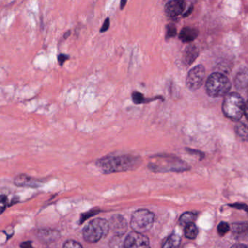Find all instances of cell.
Wrapping results in <instances>:
<instances>
[{
  "mask_svg": "<svg viewBox=\"0 0 248 248\" xmlns=\"http://www.w3.org/2000/svg\"><path fill=\"white\" fill-rule=\"evenodd\" d=\"M124 248H150V241L142 234L134 231L125 238Z\"/></svg>",
  "mask_w": 248,
  "mask_h": 248,
  "instance_id": "cell-7",
  "label": "cell"
},
{
  "mask_svg": "<svg viewBox=\"0 0 248 248\" xmlns=\"http://www.w3.org/2000/svg\"><path fill=\"white\" fill-rule=\"evenodd\" d=\"M230 248H248V246L245 244H242V243H237Z\"/></svg>",
  "mask_w": 248,
  "mask_h": 248,
  "instance_id": "cell-27",
  "label": "cell"
},
{
  "mask_svg": "<svg viewBox=\"0 0 248 248\" xmlns=\"http://www.w3.org/2000/svg\"><path fill=\"white\" fill-rule=\"evenodd\" d=\"M63 248H83L81 245L74 240H68L63 245Z\"/></svg>",
  "mask_w": 248,
  "mask_h": 248,
  "instance_id": "cell-22",
  "label": "cell"
},
{
  "mask_svg": "<svg viewBox=\"0 0 248 248\" xmlns=\"http://www.w3.org/2000/svg\"><path fill=\"white\" fill-rule=\"evenodd\" d=\"M181 244V237L178 234L169 236L163 243L162 248H179Z\"/></svg>",
  "mask_w": 248,
  "mask_h": 248,
  "instance_id": "cell-15",
  "label": "cell"
},
{
  "mask_svg": "<svg viewBox=\"0 0 248 248\" xmlns=\"http://www.w3.org/2000/svg\"><path fill=\"white\" fill-rule=\"evenodd\" d=\"M199 34L198 29L190 26H186L181 30L179 33V39L185 43H189L197 39Z\"/></svg>",
  "mask_w": 248,
  "mask_h": 248,
  "instance_id": "cell-12",
  "label": "cell"
},
{
  "mask_svg": "<svg viewBox=\"0 0 248 248\" xmlns=\"http://www.w3.org/2000/svg\"><path fill=\"white\" fill-rule=\"evenodd\" d=\"M110 230V224L106 220L96 218L84 227L83 237L87 243H97L108 234Z\"/></svg>",
  "mask_w": 248,
  "mask_h": 248,
  "instance_id": "cell-4",
  "label": "cell"
},
{
  "mask_svg": "<svg viewBox=\"0 0 248 248\" xmlns=\"http://www.w3.org/2000/svg\"><path fill=\"white\" fill-rule=\"evenodd\" d=\"M154 223L153 213L145 209H140L133 214L131 227L135 232L142 234L150 230Z\"/></svg>",
  "mask_w": 248,
  "mask_h": 248,
  "instance_id": "cell-5",
  "label": "cell"
},
{
  "mask_svg": "<svg viewBox=\"0 0 248 248\" xmlns=\"http://www.w3.org/2000/svg\"><path fill=\"white\" fill-rule=\"evenodd\" d=\"M186 7V2L181 0L169 1L165 5V13L166 16L171 18H176L182 14Z\"/></svg>",
  "mask_w": 248,
  "mask_h": 248,
  "instance_id": "cell-8",
  "label": "cell"
},
{
  "mask_svg": "<svg viewBox=\"0 0 248 248\" xmlns=\"http://www.w3.org/2000/svg\"><path fill=\"white\" fill-rule=\"evenodd\" d=\"M126 1H121V9L123 10L124 7H125V4H126Z\"/></svg>",
  "mask_w": 248,
  "mask_h": 248,
  "instance_id": "cell-32",
  "label": "cell"
},
{
  "mask_svg": "<svg viewBox=\"0 0 248 248\" xmlns=\"http://www.w3.org/2000/svg\"><path fill=\"white\" fill-rule=\"evenodd\" d=\"M245 106L244 99L239 93L236 92L229 93L223 101V113L228 119L238 122L244 115Z\"/></svg>",
  "mask_w": 248,
  "mask_h": 248,
  "instance_id": "cell-2",
  "label": "cell"
},
{
  "mask_svg": "<svg viewBox=\"0 0 248 248\" xmlns=\"http://www.w3.org/2000/svg\"><path fill=\"white\" fill-rule=\"evenodd\" d=\"M237 136L244 141H248V125L244 123H237L234 128Z\"/></svg>",
  "mask_w": 248,
  "mask_h": 248,
  "instance_id": "cell-16",
  "label": "cell"
},
{
  "mask_svg": "<svg viewBox=\"0 0 248 248\" xmlns=\"http://www.w3.org/2000/svg\"><path fill=\"white\" fill-rule=\"evenodd\" d=\"M70 35H71V31H68V32L64 34V39H67Z\"/></svg>",
  "mask_w": 248,
  "mask_h": 248,
  "instance_id": "cell-31",
  "label": "cell"
},
{
  "mask_svg": "<svg viewBox=\"0 0 248 248\" xmlns=\"http://www.w3.org/2000/svg\"><path fill=\"white\" fill-rule=\"evenodd\" d=\"M132 100L135 104L139 105L141 103H148V102L152 101V100H157L160 97H156L155 99H145L144 95L140 92H133L132 93Z\"/></svg>",
  "mask_w": 248,
  "mask_h": 248,
  "instance_id": "cell-18",
  "label": "cell"
},
{
  "mask_svg": "<svg viewBox=\"0 0 248 248\" xmlns=\"http://www.w3.org/2000/svg\"><path fill=\"white\" fill-rule=\"evenodd\" d=\"M109 224H110V229H111L113 232L116 233L118 236L123 235L126 231L127 227H128L125 218L119 215L112 217Z\"/></svg>",
  "mask_w": 248,
  "mask_h": 248,
  "instance_id": "cell-9",
  "label": "cell"
},
{
  "mask_svg": "<svg viewBox=\"0 0 248 248\" xmlns=\"http://www.w3.org/2000/svg\"><path fill=\"white\" fill-rule=\"evenodd\" d=\"M245 116H246V119L248 122V100L247 103H246V106H245V112H244Z\"/></svg>",
  "mask_w": 248,
  "mask_h": 248,
  "instance_id": "cell-30",
  "label": "cell"
},
{
  "mask_svg": "<svg viewBox=\"0 0 248 248\" xmlns=\"http://www.w3.org/2000/svg\"><path fill=\"white\" fill-rule=\"evenodd\" d=\"M20 248H33V246H32L31 242L30 241H26L24 242V243H21V244H20Z\"/></svg>",
  "mask_w": 248,
  "mask_h": 248,
  "instance_id": "cell-26",
  "label": "cell"
},
{
  "mask_svg": "<svg viewBox=\"0 0 248 248\" xmlns=\"http://www.w3.org/2000/svg\"><path fill=\"white\" fill-rule=\"evenodd\" d=\"M5 206H2L0 207V214H1V213L4 212V209H5V208H4Z\"/></svg>",
  "mask_w": 248,
  "mask_h": 248,
  "instance_id": "cell-33",
  "label": "cell"
},
{
  "mask_svg": "<svg viewBox=\"0 0 248 248\" xmlns=\"http://www.w3.org/2000/svg\"><path fill=\"white\" fill-rule=\"evenodd\" d=\"M14 183L20 187L36 188L40 186V182L27 175L20 174L16 176Z\"/></svg>",
  "mask_w": 248,
  "mask_h": 248,
  "instance_id": "cell-10",
  "label": "cell"
},
{
  "mask_svg": "<svg viewBox=\"0 0 248 248\" xmlns=\"http://www.w3.org/2000/svg\"><path fill=\"white\" fill-rule=\"evenodd\" d=\"M7 198L5 195H0V204H4L7 203Z\"/></svg>",
  "mask_w": 248,
  "mask_h": 248,
  "instance_id": "cell-28",
  "label": "cell"
},
{
  "mask_svg": "<svg viewBox=\"0 0 248 248\" xmlns=\"http://www.w3.org/2000/svg\"><path fill=\"white\" fill-rule=\"evenodd\" d=\"M199 55V50L196 45H189L186 47L183 54V63L185 65H192Z\"/></svg>",
  "mask_w": 248,
  "mask_h": 248,
  "instance_id": "cell-11",
  "label": "cell"
},
{
  "mask_svg": "<svg viewBox=\"0 0 248 248\" xmlns=\"http://www.w3.org/2000/svg\"><path fill=\"white\" fill-rule=\"evenodd\" d=\"M185 234L186 238L189 239V240H195L198 234V227L194 224L186 226L185 227Z\"/></svg>",
  "mask_w": 248,
  "mask_h": 248,
  "instance_id": "cell-19",
  "label": "cell"
},
{
  "mask_svg": "<svg viewBox=\"0 0 248 248\" xmlns=\"http://www.w3.org/2000/svg\"><path fill=\"white\" fill-rule=\"evenodd\" d=\"M140 164V159L131 155L105 157L97 163V166L106 173L126 171Z\"/></svg>",
  "mask_w": 248,
  "mask_h": 248,
  "instance_id": "cell-1",
  "label": "cell"
},
{
  "mask_svg": "<svg viewBox=\"0 0 248 248\" xmlns=\"http://www.w3.org/2000/svg\"><path fill=\"white\" fill-rule=\"evenodd\" d=\"M233 233L240 238L248 239V223H237L232 227Z\"/></svg>",
  "mask_w": 248,
  "mask_h": 248,
  "instance_id": "cell-14",
  "label": "cell"
},
{
  "mask_svg": "<svg viewBox=\"0 0 248 248\" xmlns=\"http://www.w3.org/2000/svg\"><path fill=\"white\" fill-rule=\"evenodd\" d=\"M205 76V68L202 65H198L192 68L186 76V87L192 90L195 91L201 88L203 84L204 79Z\"/></svg>",
  "mask_w": 248,
  "mask_h": 248,
  "instance_id": "cell-6",
  "label": "cell"
},
{
  "mask_svg": "<svg viewBox=\"0 0 248 248\" xmlns=\"http://www.w3.org/2000/svg\"><path fill=\"white\" fill-rule=\"evenodd\" d=\"M68 59H69V56H68V55H65V54H60L58 56V64H59L60 66H62L64 63L68 61Z\"/></svg>",
  "mask_w": 248,
  "mask_h": 248,
  "instance_id": "cell-23",
  "label": "cell"
},
{
  "mask_svg": "<svg viewBox=\"0 0 248 248\" xmlns=\"http://www.w3.org/2000/svg\"><path fill=\"white\" fill-rule=\"evenodd\" d=\"M186 151H187V152L190 153V154H198V155H199L200 157H202V158H203V153L201 152V151H196V150L191 149H186Z\"/></svg>",
  "mask_w": 248,
  "mask_h": 248,
  "instance_id": "cell-25",
  "label": "cell"
},
{
  "mask_svg": "<svg viewBox=\"0 0 248 248\" xmlns=\"http://www.w3.org/2000/svg\"><path fill=\"white\" fill-rule=\"evenodd\" d=\"M109 27H110V19L106 18L104 23H103V26H102L101 29H100V32H101V33H103V32L108 30Z\"/></svg>",
  "mask_w": 248,
  "mask_h": 248,
  "instance_id": "cell-24",
  "label": "cell"
},
{
  "mask_svg": "<svg viewBox=\"0 0 248 248\" xmlns=\"http://www.w3.org/2000/svg\"><path fill=\"white\" fill-rule=\"evenodd\" d=\"M217 230H218V234L223 237V236L225 235L226 234H227L230 231V227L227 223L221 222L218 224Z\"/></svg>",
  "mask_w": 248,
  "mask_h": 248,
  "instance_id": "cell-21",
  "label": "cell"
},
{
  "mask_svg": "<svg viewBox=\"0 0 248 248\" xmlns=\"http://www.w3.org/2000/svg\"><path fill=\"white\" fill-rule=\"evenodd\" d=\"M192 10H193V6L192 5L189 7V10L186 11V13H185V14H184V17H187V16H189V15L192 13Z\"/></svg>",
  "mask_w": 248,
  "mask_h": 248,
  "instance_id": "cell-29",
  "label": "cell"
},
{
  "mask_svg": "<svg viewBox=\"0 0 248 248\" xmlns=\"http://www.w3.org/2000/svg\"><path fill=\"white\" fill-rule=\"evenodd\" d=\"M232 84L228 77L219 72L211 74L205 84V90L212 98L226 96L231 90Z\"/></svg>",
  "mask_w": 248,
  "mask_h": 248,
  "instance_id": "cell-3",
  "label": "cell"
},
{
  "mask_svg": "<svg viewBox=\"0 0 248 248\" xmlns=\"http://www.w3.org/2000/svg\"><path fill=\"white\" fill-rule=\"evenodd\" d=\"M177 33L176 26L173 23H169L166 26V39H169L170 38L175 37Z\"/></svg>",
  "mask_w": 248,
  "mask_h": 248,
  "instance_id": "cell-20",
  "label": "cell"
},
{
  "mask_svg": "<svg viewBox=\"0 0 248 248\" xmlns=\"http://www.w3.org/2000/svg\"><path fill=\"white\" fill-rule=\"evenodd\" d=\"M197 215L194 213L186 212L181 215L180 219H179V223L181 225L186 227L189 224H194V221L196 220Z\"/></svg>",
  "mask_w": 248,
  "mask_h": 248,
  "instance_id": "cell-17",
  "label": "cell"
},
{
  "mask_svg": "<svg viewBox=\"0 0 248 248\" xmlns=\"http://www.w3.org/2000/svg\"><path fill=\"white\" fill-rule=\"evenodd\" d=\"M234 85L238 90H243L248 86V68H243L237 73L234 79Z\"/></svg>",
  "mask_w": 248,
  "mask_h": 248,
  "instance_id": "cell-13",
  "label": "cell"
}]
</instances>
